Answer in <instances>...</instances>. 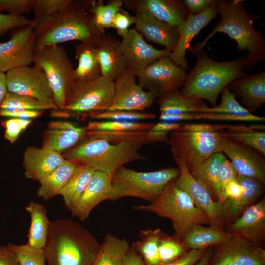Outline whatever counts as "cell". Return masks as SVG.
<instances>
[{
    "instance_id": "cell-17",
    "label": "cell",
    "mask_w": 265,
    "mask_h": 265,
    "mask_svg": "<svg viewBox=\"0 0 265 265\" xmlns=\"http://www.w3.org/2000/svg\"><path fill=\"white\" fill-rule=\"evenodd\" d=\"M136 75L129 70L114 82V95L107 110L143 111L156 98L136 82Z\"/></svg>"
},
{
    "instance_id": "cell-21",
    "label": "cell",
    "mask_w": 265,
    "mask_h": 265,
    "mask_svg": "<svg viewBox=\"0 0 265 265\" xmlns=\"http://www.w3.org/2000/svg\"><path fill=\"white\" fill-rule=\"evenodd\" d=\"M86 127L68 121L50 122L42 135V147L60 154L72 148L87 136Z\"/></svg>"
},
{
    "instance_id": "cell-31",
    "label": "cell",
    "mask_w": 265,
    "mask_h": 265,
    "mask_svg": "<svg viewBox=\"0 0 265 265\" xmlns=\"http://www.w3.org/2000/svg\"><path fill=\"white\" fill-rule=\"evenodd\" d=\"M237 181L242 187L240 197L232 201H225L227 225L238 218L262 194L265 185L255 178L238 175Z\"/></svg>"
},
{
    "instance_id": "cell-53",
    "label": "cell",
    "mask_w": 265,
    "mask_h": 265,
    "mask_svg": "<svg viewBox=\"0 0 265 265\" xmlns=\"http://www.w3.org/2000/svg\"><path fill=\"white\" fill-rule=\"evenodd\" d=\"M238 175L230 161L226 157L222 160L219 168V183L221 202H222L224 192L227 185L236 179Z\"/></svg>"
},
{
    "instance_id": "cell-54",
    "label": "cell",
    "mask_w": 265,
    "mask_h": 265,
    "mask_svg": "<svg viewBox=\"0 0 265 265\" xmlns=\"http://www.w3.org/2000/svg\"><path fill=\"white\" fill-rule=\"evenodd\" d=\"M206 249L207 248L189 250L177 259L161 265H195L201 259Z\"/></svg>"
},
{
    "instance_id": "cell-47",
    "label": "cell",
    "mask_w": 265,
    "mask_h": 265,
    "mask_svg": "<svg viewBox=\"0 0 265 265\" xmlns=\"http://www.w3.org/2000/svg\"><path fill=\"white\" fill-rule=\"evenodd\" d=\"M73 0H34V18L49 17L66 9Z\"/></svg>"
},
{
    "instance_id": "cell-49",
    "label": "cell",
    "mask_w": 265,
    "mask_h": 265,
    "mask_svg": "<svg viewBox=\"0 0 265 265\" xmlns=\"http://www.w3.org/2000/svg\"><path fill=\"white\" fill-rule=\"evenodd\" d=\"M208 120L218 121H239L246 122H263L265 120L264 116L253 114L251 116H240L227 113L216 112L195 113L194 120Z\"/></svg>"
},
{
    "instance_id": "cell-14",
    "label": "cell",
    "mask_w": 265,
    "mask_h": 265,
    "mask_svg": "<svg viewBox=\"0 0 265 265\" xmlns=\"http://www.w3.org/2000/svg\"><path fill=\"white\" fill-rule=\"evenodd\" d=\"M35 36L31 26L22 27L5 42H0V72H6L33 63Z\"/></svg>"
},
{
    "instance_id": "cell-6",
    "label": "cell",
    "mask_w": 265,
    "mask_h": 265,
    "mask_svg": "<svg viewBox=\"0 0 265 265\" xmlns=\"http://www.w3.org/2000/svg\"><path fill=\"white\" fill-rule=\"evenodd\" d=\"M221 138L214 125L186 123L170 132L168 144L174 160L184 162L190 171L212 155L220 152Z\"/></svg>"
},
{
    "instance_id": "cell-1",
    "label": "cell",
    "mask_w": 265,
    "mask_h": 265,
    "mask_svg": "<svg viewBox=\"0 0 265 265\" xmlns=\"http://www.w3.org/2000/svg\"><path fill=\"white\" fill-rule=\"evenodd\" d=\"M93 0H73L57 14L34 19L31 26L36 50L74 40L95 43L102 35L94 26L89 11Z\"/></svg>"
},
{
    "instance_id": "cell-7",
    "label": "cell",
    "mask_w": 265,
    "mask_h": 265,
    "mask_svg": "<svg viewBox=\"0 0 265 265\" xmlns=\"http://www.w3.org/2000/svg\"><path fill=\"white\" fill-rule=\"evenodd\" d=\"M173 182L166 186L155 200L132 208L170 219L174 230L173 236L181 240L194 225H209V222L206 213L195 205L188 194L176 187Z\"/></svg>"
},
{
    "instance_id": "cell-44",
    "label": "cell",
    "mask_w": 265,
    "mask_h": 265,
    "mask_svg": "<svg viewBox=\"0 0 265 265\" xmlns=\"http://www.w3.org/2000/svg\"><path fill=\"white\" fill-rule=\"evenodd\" d=\"M15 255L20 265H46L43 248H36L28 244H7Z\"/></svg>"
},
{
    "instance_id": "cell-12",
    "label": "cell",
    "mask_w": 265,
    "mask_h": 265,
    "mask_svg": "<svg viewBox=\"0 0 265 265\" xmlns=\"http://www.w3.org/2000/svg\"><path fill=\"white\" fill-rule=\"evenodd\" d=\"M175 161L180 171L179 176L173 182L175 186L188 194L195 205L206 213L209 226L224 230L227 226L225 203L213 200L207 190L192 176L184 162Z\"/></svg>"
},
{
    "instance_id": "cell-61",
    "label": "cell",
    "mask_w": 265,
    "mask_h": 265,
    "mask_svg": "<svg viewBox=\"0 0 265 265\" xmlns=\"http://www.w3.org/2000/svg\"><path fill=\"white\" fill-rule=\"evenodd\" d=\"M7 92L5 73L0 72V106Z\"/></svg>"
},
{
    "instance_id": "cell-16",
    "label": "cell",
    "mask_w": 265,
    "mask_h": 265,
    "mask_svg": "<svg viewBox=\"0 0 265 265\" xmlns=\"http://www.w3.org/2000/svg\"><path fill=\"white\" fill-rule=\"evenodd\" d=\"M208 265H265V250L233 236L213 247Z\"/></svg>"
},
{
    "instance_id": "cell-8",
    "label": "cell",
    "mask_w": 265,
    "mask_h": 265,
    "mask_svg": "<svg viewBox=\"0 0 265 265\" xmlns=\"http://www.w3.org/2000/svg\"><path fill=\"white\" fill-rule=\"evenodd\" d=\"M178 167L139 172L122 166L112 175V190L109 200L134 197L151 202L179 175Z\"/></svg>"
},
{
    "instance_id": "cell-46",
    "label": "cell",
    "mask_w": 265,
    "mask_h": 265,
    "mask_svg": "<svg viewBox=\"0 0 265 265\" xmlns=\"http://www.w3.org/2000/svg\"><path fill=\"white\" fill-rule=\"evenodd\" d=\"M222 99L220 104L214 107H208L204 112H216L236 115L249 116L253 114L246 110L236 100L228 86L221 92Z\"/></svg>"
},
{
    "instance_id": "cell-45",
    "label": "cell",
    "mask_w": 265,
    "mask_h": 265,
    "mask_svg": "<svg viewBox=\"0 0 265 265\" xmlns=\"http://www.w3.org/2000/svg\"><path fill=\"white\" fill-rule=\"evenodd\" d=\"M187 251L180 240L165 233L159 245V265L173 261Z\"/></svg>"
},
{
    "instance_id": "cell-11",
    "label": "cell",
    "mask_w": 265,
    "mask_h": 265,
    "mask_svg": "<svg viewBox=\"0 0 265 265\" xmlns=\"http://www.w3.org/2000/svg\"><path fill=\"white\" fill-rule=\"evenodd\" d=\"M188 75L169 56H166L147 66L136 77L139 84L145 90L159 98L169 91L182 88L187 81Z\"/></svg>"
},
{
    "instance_id": "cell-38",
    "label": "cell",
    "mask_w": 265,
    "mask_h": 265,
    "mask_svg": "<svg viewBox=\"0 0 265 265\" xmlns=\"http://www.w3.org/2000/svg\"><path fill=\"white\" fill-rule=\"evenodd\" d=\"M164 233L159 228L141 230L140 240L132 244L146 265H159V245Z\"/></svg>"
},
{
    "instance_id": "cell-59",
    "label": "cell",
    "mask_w": 265,
    "mask_h": 265,
    "mask_svg": "<svg viewBox=\"0 0 265 265\" xmlns=\"http://www.w3.org/2000/svg\"><path fill=\"white\" fill-rule=\"evenodd\" d=\"M0 265H20L15 255L7 245H0Z\"/></svg>"
},
{
    "instance_id": "cell-30",
    "label": "cell",
    "mask_w": 265,
    "mask_h": 265,
    "mask_svg": "<svg viewBox=\"0 0 265 265\" xmlns=\"http://www.w3.org/2000/svg\"><path fill=\"white\" fill-rule=\"evenodd\" d=\"M225 157L221 152L214 153L189 171L195 179L207 190L215 201L220 200L219 168Z\"/></svg>"
},
{
    "instance_id": "cell-2",
    "label": "cell",
    "mask_w": 265,
    "mask_h": 265,
    "mask_svg": "<svg viewBox=\"0 0 265 265\" xmlns=\"http://www.w3.org/2000/svg\"><path fill=\"white\" fill-rule=\"evenodd\" d=\"M101 244L93 234L70 218L50 221L43 248L46 265H93Z\"/></svg>"
},
{
    "instance_id": "cell-40",
    "label": "cell",
    "mask_w": 265,
    "mask_h": 265,
    "mask_svg": "<svg viewBox=\"0 0 265 265\" xmlns=\"http://www.w3.org/2000/svg\"><path fill=\"white\" fill-rule=\"evenodd\" d=\"M0 109L7 110H41L58 109L55 105H52L28 96L18 94L8 91L3 100Z\"/></svg>"
},
{
    "instance_id": "cell-10",
    "label": "cell",
    "mask_w": 265,
    "mask_h": 265,
    "mask_svg": "<svg viewBox=\"0 0 265 265\" xmlns=\"http://www.w3.org/2000/svg\"><path fill=\"white\" fill-rule=\"evenodd\" d=\"M34 65L45 74L58 109H63L69 88L74 80V68L65 49L58 45L36 49Z\"/></svg>"
},
{
    "instance_id": "cell-19",
    "label": "cell",
    "mask_w": 265,
    "mask_h": 265,
    "mask_svg": "<svg viewBox=\"0 0 265 265\" xmlns=\"http://www.w3.org/2000/svg\"><path fill=\"white\" fill-rule=\"evenodd\" d=\"M234 237L261 246L265 238V198L245 209L225 230Z\"/></svg>"
},
{
    "instance_id": "cell-52",
    "label": "cell",
    "mask_w": 265,
    "mask_h": 265,
    "mask_svg": "<svg viewBox=\"0 0 265 265\" xmlns=\"http://www.w3.org/2000/svg\"><path fill=\"white\" fill-rule=\"evenodd\" d=\"M135 15H131L122 7L114 17L111 27L114 28L117 33L123 38L128 34L129 26L135 24Z\"/></svg>"
},
{
    "instance_id": "cell-43",
    "label": "cell",
    "mask_w": 265,
    "mask_h": 265,
    "mask_svg": "<svg viewBox=\"0 0 265 265\" xmlns=\"http://www.w3.org/2000/svg\"><path fill=\"white\" fill-rule=\"evenodd\" d=\"M91 118L100 121H120L140 122L141 120H151L155 118L151 112L125 110H105L88 113Z\"/></svg>"
},
{
    "instance_id": "cell-15",
    "label": "cell",
    "mask_w": 265,
    "mask_h": 265,
    "mask_svg": "<svg viewBox=\"0 0 265 265\" xmlns=\"http://www.w3.org/2000/svg\"><path fill=\"white\" fill-rule=\"evenodd\" d=\"M220 151L229 159L238 175L255 178L265 184V159L262 153L245 144L223 137Z\"/></svg>"
},
{
    "instance_id": "cell-35",
    "label": "cell",
    "mask_w": 265,
    "mask_h": 265,
    "mask_svg": "<svg viewBox=\"0 0 265 265\" xmlns=\"http://www.w3.org/2000/svg\"><path fill=\"white\" fill-rule=\"evenodd\" d=\"M75 50L78 65L74 69L73 80H84L101 76L94 43L81 42L75 46Z\"/></svg>"
},
{
    "instance_id": "cell-39",
    "label": "cell",
    "mask_w": 265,
    "mask_h": 265,
    "mask_svg": "<svg viewBox=\"0 0 265 265\" xmlns=\"http://www.w3.org/2000/svg\"><path fill=\"white\" fill-rule=\"evenodd\" d=\"M123 3L122 0H110L105 4L103 0H93L89 11L92 15L94 26L101 35L111 27L113 19Z\"/></svg>"
},
{
    "instance_id": "cell-57",
    "label": "cell",
    "mask_w": 265,
    "mask_h": 265,
    "mask_svg": "<svg viewBox=\"0 0 265 265\" xmlns=\"http://www.w3.org/2000/svg\"><path fill=\"white\" fill-rule=\"evenodd\" d=\"M242 191V187L236 179L230 182L226 187L222 198V202L232 201L238 199Z\"/></svg>"
},
{
    "instance_id": "cell-37",
    "label": "cell",
    "mask_w": 265,
    "mask_h": 265,
    "mask_svg": "<svg viewBox=\"0 0 265 265\" xmlns=\"http://www.w3.org/2000/svg\"><path fill=\"white\" fill-rule=\"evenodd\" d=\"M130 246L126 239L106 233L93 265H122Z\"/></svg>"
},
{
    "instance_id": "cell-55",
    "label": "cell",
    "mask_w": 265,
    "mask_h": 265,
    "mask_svg": "<svg viewBox=\"0 0 265 265\" xmlns=\"http://www.w3.org/2000/svg\"><path fill=\"white\" fill-rule=\"evenodd\" d=\"M189 14L196 15L203 12L216 1V0H182Z\"/></svg>"
},
{
    "instance_id": "cell-23",
    "label": "cell",
    "mask_w": 265,
    "mask_h": 265,
    "mask_svg": "<svg viewBox=\"0 0 265 265\" xmlns=\"http://www.w3.org/2000/svg\"><path fill=\"white\" fill-rule=\"evenodd\" d=\"M134 29L147 40L164 46L172 52L177 42V27L161 21L143 10H137Z\"/></svg>"
},
{
    "instance_id": "cell-50",
    "label": "cell",
    "mask_w": 265,
    "mask_h": 265,
    "mask_svg": "<svg viewBox=\"0 0 265 265\" xmlns=\"http://www.w3.org/2000/svg\"><path fill=\"white\" fill-rule=\"evenodd\" d=\"M34 0H0V13L23 16L33 11Z\"/></svg>"
},
{
    "instance_id": "cell-26",
    "label": "cell",
    "mask_w": 265,
    "mask_h": 265,
    "mask_svg": "<svg viewBox=\"0 0 265 265\" xmlns=\"http://www.w3.org/2000/svg\"><path fill=\"white\" fill-rule=\"evenodd\" d=\"M65 160L61 154L53 150L29 147L23 156L24 175L27 179L39 181L61 165Z\"/></svg>"
},
{
    "instance_id": "cell-3",
    "label": "cell",
    "mask_w": 265,
    "mask_h": 265,
    "mask_svg": "<svg viewBox=\"0 0 265 265\" xmlns=\"http://www.w3.org/2000/svg\"><path fill=\"white\" fill-rule=\"evenodd\" d=\"M243 0H217L220 21L212 31L201 42L190 48L199 50L204 48L208 40L218 32L226 34L237 43L240 52L246 51L244 69L249 71L265 59V40L254 26L256 16L246 10Z\"/></svg>"
},
{
    "instance_id": "cell-22",
    "label": "cell",
    "mask_w": 265,
    "mask_h": 265,
    "mask_svg": "<svg viewBox=\"0 0 265 265\" xmlns=\"http://www.w3.org/2000/svg\"><path fill=\"white\" fill-rule=\"evenodd\" d=\"M112 190L111 178L95 170L83 194L70 211L72 215L82 221L86 220L96 206L109 199Z\"/></svg>"
},
{
    "instance_id": "cell-33",
    "label": "cell",
    "mask_w": 265,
    "mask_h": 265,
    "mask_svg": "<svg viewBox=\"0 0 265 265\" xmlns=\"http://www.w3.org/2000/svg\"><path fill=\"white\" fill-rule=\"evenodd\" d=\"M25 209L29 214L31 219L27 243L34 248H43L50 224L47 209L42 204L33 200L26 205Z\"/></svg>"
},
{
    "instance_id": "cell-56",
    "label": "cell",
    "mask_w": 265,
    "mask_h": 265,
    "mask_svg": "<svg viewBox=\"0 0 265 265\" xmlns=\"http://www.w3.org/2000/svg\"><path fill=\"white\" fill-rule=\"evenodd\" d=\"M44 111L15 110H7L0 109V116L32 119L41 116Z\"/></svg>"
},
{
    "instance_id": "cell-27",
    "label": "cell",
    "mask_w": 265,
    "mask_h": 265,
    "mask_svg": "<svg viewBox=\"0 0 265 265\" xmlns=\"http://www.w3.org/2000/svg\"><path fill=\"white\" fill-rule=\"evenodd\" d=\"M228 87L235 97L241 98L239 104L252 113L265 103V71L236 79Z\"/></svg>"
},
{
    "instance_id": "cell-62",
    "label": "cell",
    "mask_w": 265,
    "mask_h": 265,
    "mask_svg": "<svg viewBox=\"0 0 265 265\" xmlns=\"http://www.w3.org/2000/svg\"><path fill=\"white\" fill-rule=\"evenodd\" d=\"M213 246L207 248L201 259L195 265H208L213 251Z\"/></svg>"
},
{
    "instance_id": "cell-34",
    "label": "cell",
    "mask_w": 265,
    "mask_h": 265,
    "mask_svg": "<svg viewBox=\"0 0 265 265\" xmlns=\"http://www.w3.org/2000/svg\"><path fill=\"white\" fill-rule=\"evenodd\" d=\"M78 163L66 159L50 174L39 181L40 186L37 195L44 201H48L59 195L73 174Z\"/></svg>"
},
{
    "instance_id": "cell-24",
    "label": "cell",
    "mask_w": 265,
    "mask_h": 265,
    "mask_svg": "<svg viewBox=\"0 0 265 265\" xmlns=\"http://www.w3.org/2000/svg\"><path fill=\"white\" fill-rule=\"evenodd\" d=\"M126 8L133 12L145 10L157 19L178 27L189 17V13L179 0H126Z\"/></svg>"
},
{
    "instance_id": "cell-13",
    "label": "cell",
    "mask_w": 265,
    "mask_h": 265,
    "mask_svg": "<svg viewBox=\"0 0 265 265\" xmlns=\"http://www.w3.org/2000/svg\"><path fill=\"white\" fill-rule=\"evenodd\" d=\"M5 77L8 92L56 106L46 76L39 67L34 65L17 68L6 72Z\"/></svg>"
},
{
    "instance_id": "cell-60",
    "label": "cell",
    "mask_w": 265,
    "mask_h": 265,
    "mask_svg": "<svg viewBox=\"0 0 265 265\" xmlns=\"http://www.w3.org/2000/svg\"><path fill=\"white\" fill-rule=\"evenodd\" d=\"M122 265H146L141 257L130 246L127 252L122 263Z\"/></svg>"
},
{
    "instance_id": "cell-41",
    "label": "cell",
    "mask_w": 265,
    "mask_h": 265,
    "mask_svg": "<svg viewBox=\"0 0 265 265\" xmlns=\"http://www.w3.org/2000/svg\"><path fill=\"white\" fill-rule=\"evenodd\" d=\"M147 131L93 130L87 132V136L102 139L113 144L125 143L141 148L145 145Z\"/></svg>"
},
{
    "instance_id": "cell-32",
    "label": "cell",
    "mask_w": 265,
    "mask_h": 265,
    "mask_svg": "<svg viewBox=\"0 0 265 265\" xmlns=\"http://www.w3.org/2000/svg\"><path fill=\"white\" fill-rule=\"evenodd\" d=\"M158 104L160 114H165L204 112L209 107L204 100L186 97L179 89L165 93L158 98Z\"/></svg>"
},
{
    "instance_id": "cell-5",
    "label": "cell",
    "mask_w": 265,
    "mask_h": 265,
    "mask_svg": "<svg viewBox=\"0 0 265 265\" xmlns=\"http://www.w3.org/2000/svg\"><path fill=\"white\" fill-rule=\"evenodd\" d=\"M140 148L131 144H113L102 139L86 136L76 146L64 152L62 156L66 159L87 165L111 178L125 164L147 159L139 153Z\"/></svg>"
},
{
    "instance_id": "cell-18",
    "label": "cell",
    "mask_w": 265,
    "mask_h": 265,
    "mask_svg": "<svg viewBox=\"0 0 265 265\" xmlns=\"http://www.w3.org/2000/svg\"><path fill=\"white\" fill-rule=\"evenodd\" d=\"M120 46L127 69L136 76L156 60L169 56L171 53L165 49H157L148 44L134 28L129 29L120 41Z\"/></svg>"
},
{
    "instance_id": "cell-29",
    "label": "cell",
    "mask_w": 265,
    "mask_h": 265,
    "mask_svg": "<svg viewBox=\"0 0 265 265\" xmlns=\"http://www.w3.org/2000/svg\"><path fill=\"white\" fill-rule=\"evenodd\" d=\"M233 236L219 228L201 224L194 225L181 241L188 251L206 249L220 245L230 239Z\"/></svg>"
},
{
    "instance_id": "cell-9",
    "label": "cell",
    "mask_w": 265,
    "mask_h": 265,
    "mask_svg": "<svg viewBox=\"0 0 265 265\" xmlns=\"http://www.w3.org/2000/svg\"><path fill=\"white\" fill-rule=\"evenodd\" d=\"M114 95V82L100 76L72 81L63 109L69 113H89L107 110Z\"/></svg>"
},
{
    "instance_id": "cell-51",
    "label": "cell",
    "mask_w": 265,
    "mask_h": 265,
    "mask_svg": "<svg viewBox=\"0 0 265 265\" xmlns=\"http://www.w3.org/2000/svg\"><path fill=\"white\" fill-rule=\"evenodd\" d=\"M31 24L32 20L26 19L24 16L0 13V36L12 29L29 26Z\"/></svg>"
},
{
    "instance_id": "cell-25",
    "label": "cell",
    "mask_w": 265,
    "mask_h": 265,
    "mask_svg": "<svg viewBox=\"0 0 265 265\" xmlns=\"http://www.w3.org/2000/svg\"><path fill=\"white\" fill-rule=\"evenodd\" d=\"M94 45L101 76L114 82L127 70L120 41L110 34H104Z\"/></svg>"
},
{
    "instance_id": "cell-28",
    "label": "cell",
    "mask_w": 265,
    "mask_h": 265,
    "mask_svg": "<svg viewBox=\"0 0 265 265\" xmlns=\"http://www.w3.org/2000/svg\"><path fill=\"white\" fill-rule=\"evenodd\" d=\"M220 135L249 146L265 156V125H214Z\"/></svg>"
},
{
    "instance_id": "cell-4",
    "label": "cell",
    "mask_w": 265,
    "mask_h": 265,
    "mask_svg": "<svg viewBox=\"0 0 265 265\" xmlns=\"http://www.w3.org/2000/svg\"><path fill=\"white\" fill-rule=\"evenodd\" d=\"M190 51L196 56L197 61L180 90L186 97L207 100L214 107L225 87L233 80L247 76L244 69V57L219 62L209 57L204 48Z\"/></svg>"
},
{
    "instance_id": "cell-20",
    "label": "cell",
    "mask_w": 265,
    "mask_h": 265,
    "mask_svg": "<svg viewBox=\"0 0 265 265\" xmlns=\"http://www.w3.org/2000/svg\"><path fill=\"white\" fill-rule=\"evenodd\" d=\"M217 0L210 7L196 15L190 14L188 18L177 27L178 37L176 46L171 53L170 58L184 70H189L186 58V51L190 49L193 38L218 14Z\"/></svg>"
},
{
    "instance_id": "cell-36",
    "label": "cell",
    "mask_w": 265,
    "mask_h": 265,
    "mask_svg": "<svg viewBox=\"0 0 265 265\" xmlns=\"http://www.w3.org/2000/svg\"><path fill=\"white\" fill-rule=\"evenodd\" d=\"M95 170L83 164H78L73 174L61 191L66 208L70 211L85 191Z\"/></svg>"
},
{
    "instance_id": "cell-42",
    "label": "cell",
    "mask_w": 265,
    "mask_h": 265,
    "mask_svg": "<svg viewBox=\"0 0 265 265\" xmlns=\"http://www.w3.org/2000/svg\"><path fill=\"white\" fill-rule=\"evenodd\" d=\"M155 123L141 122L120 121H93L89 122L86 126L87 131H147Z\"/></svg>"
},
{
    "instance_id": "cell-58",
    "label": "cell",
    "mask_w": 265,
    "mask_h": 265,
    "mask_svg": "<svg viewBox=\"0 0 265 265\" xmlns=\"http://www.w3.org/2000/svg\"><path fill=\"white\" fill-rule=\"evenodd\" d=\"M170 133L167 132L154 130L151 128L147 131L145 145L150 144L155 142H161L168 143V134Z\"/></svg>"
},
{
    "instance_id": "cell-48",
    "label": "cell",
    "mask_w": 265,
    "mask_h": 265,
    "mask_svg": "<svg viewBox=\"0 0 265 265\" xmlns=\"http://www.w3.org/2000/svg\"><path fill=\"white\" fill-rule=\"evenodd\" d=\"M32 122V119L17 118H9L0 121L5 129L4 138L11 143H14Z\"/></svg>"
}]
</instances>
